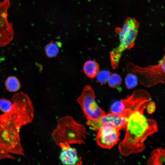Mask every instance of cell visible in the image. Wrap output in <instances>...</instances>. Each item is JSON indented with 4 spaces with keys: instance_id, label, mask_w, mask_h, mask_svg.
I'll return each instance as SVG.
<instances>
[{
    "instance_id": "cell-1",
    "label": "cell",
    "mask_w": 165,
    "mask_h": 165,
    "mask_svg": "<svg viewBox=\"0 0 165 165\" xmlns=\"http://www.w3.org/2000/svg\"><path fill=\"white\" fill-rule=\"evenodd\" d=\"M151 99L148 92L138 89L120 100L124 110L123 115L127 118L126 134L118 147L122 155L127 156L142 152L145 148L144 142L147 138L158 131L156 120L146 118L144 114Z\"/></svg>"
},
{
    "instance_id": "cell-2",
    "label": "cell",
    "mask_w": 165,
    "mask_h": 165,
    "mask_svg": "<svg viewBox=\"0 0 165 165\" xmlns=\"http://www.w3.org/2000/svg\"><path fill=\"white\" fill-rule=\"evenodd\" d=\"M12 100L11 108L0 115V160L15 159L11 154L25 156L19 131L22 126L32 123L34 117V107L28 95L17 93Z\"/></svg>"
},
{
    "instance_id": "cell-3",
    "label": "cell",
    "mask_w": 165,
    "mask_h": 165,
    "mask_svg": "<svg viewBox=\"0 0 165 165\" xmlns=\"http://www.w3.org/2000/svg\"><path fill=\"white\" fill-rule=\"evenodd\" d=\"M86 134L83 125L76 122L72 116H67L58 120L57 127L51 135L56 144L61 148L72 144H84Z\"/></svg>"
},
{
    "instance_id": "cell-4",
    "label": "cell",
    "mask_w": 165,
    "mask_h": 165,
    "mask_svg": "<svg viewBox=\"0 0 165 165\" xmlns=\"http://www.w3.org/2000/svg\"><path fill=\"white\" fill-rule=\"evenodd\" d=\"M126 70L128 73L134 75L140 83L150 87L165 82V55L156 64L141 67L128 61L126 63Z\"/></svg>"
},
{
    "instance_id": "cell-5",
    "label": "cell",
    "mask_w": 165,
    "mask_h": 165,
    "mask_svg": "<svg viewBox=\"0 0 165 165\" xmlns=\"http://www.w3.org/2000/svg\"><path fill=\"white\" fill-rule=\"evenodd\" d=\"M138 24L133 18L127 19L118 31L119 43L110 53L111 66L113 69L118 66L123 53L133 47L137 36Z\"/></svg>"
},
{
    "instance_id": "cell-6",
    "label": "cell",
    "mask_w": 165,
    "mask_h": 165,
    "mask_svg": "<svg viewBox=\"0 0 165 165\" xmlns=\"http://www.w3.org/2000/svg\"><path fill=\"white\" fill-rule=\"evenodd\" d=\"M96 97L92 87L87 85L77 100L87 120L97 121L106 114L96 102Z\"/></svg>"
},
{
    "instance_id": "cell-7",
    "label": "cell",
    "mask_w": 165,
    "mask_h": 165,
    "mask_svg": "<svg viewBox=\"0 0 165 165\" xmlns=\"http://www.w3.org/2000/svg\"><path fill=\"white\" fill-rule=\"evenodd\" d=\"M9 0L0 1V47L8 44L13 40L14 31L12 24L8 20Z\"/></svg>"
},
{
    "instance_id": "cell-8",
    "label": "cell",
    "mask_w": 165,
    "mask_h": 165,
    "mask_svg": "<svg viewBox=\"0 0 165 165\" xmlns=\"http://www.w3.org/2000/svg\"><path fill=\"white\" fill-rule=\"evenodd\" d=\"M118 129L107 125H103L97 131L96 140L101 147L110 149L118 143L120 133Z\"/></svg>"
},
{
    "instance_id": "cell-9",
    "label": "cell",
    "mask_w": 165,
    "mask_h": 165,
    "mask_svg": "<svg viewBox=\"0 0 165 165\" xmlns=\"http://www.w3.org/2000/svg\"><path fill=\"white\" fill-rule=\"evenodd\" d=\"M126 123L127 118L124 115L110 112L106 114L97 121H88L87 125L96 131L103 125L111 126L120 130L125 129Z\"/></svg>"
},
{
    "instance_id": "cell-10",
    "label": "cell",
    "mask_w": 165,
    "mask_h": 165,
    "mask_svg": "<svg viewBox=\"0 0 165 165\" xmlns=\"http://www.w3.org/2000/svg\"><path fill=\"white\" fill-rule=\"evenodd\" d=\"M61 149L60 159L63 164L80 165L82 164L81 158L79 156L75 148L69 146Z\"/></svg>"
},
{
    "instance_id": "cell-11",
    "label": "cell",
    "mask_w": 165,
    "mask_h": 165,
    "mask_svg": "<svg viewBox=\"0 0 165 165\" xmlns=\"http://www.w3.org/2000/svg\"><path fill=\"white\" fill-rule=\"evenodd\" d=\"M165 150L159 148L153 150L147 161L148 165H162L165 162Z\"/></svg>"
},
{
    "instance_id": "cell-12",
    "label": "cell",
    "mask_w": 165,
    "mask_h": 165,
    "mask_svg": "<svg viewBox=\"0 0 165 165\" xmlns=\"http://www.w3.org/2000/svg\"><path fill=\"white\" fill-rule=\"evenodd\" d=\"M83 71L87 77L91 78H94L99 71V65L94 61H88L83 65Z\"/></svg>"
},
{
    "instance_id": "cell-13",
    "label": "cell",
    "mask_w": 165,
    "mask_h": 165,
    "mask_svg": "<svg viewBox=\"0 0 165 165\" xmlns=\"http://www.w3.org/2000/svg\"><path fill=\"white\" fill-rule=\"evenodd\" d=\"M5 85L6 90L10 92L16 91L21 87L18 79L15 76H12L7 78L5 82Z\"/></svg>"
},
{
    "instance_id": "cell-14",
    "label": "cell",
    "mask_w": 165,
    "mask_h": 165,
    "mask_svg": "<svg viewBox=\"0 0 165 165\" xmlns=\"http://www.w3.org/2000/svg\"><path fill=\"white\" fill-rule=\"evenodd\" d=\"M61 45L58 42H50L46 45L45 48L46 55L49 57H56L58 54L60 46Z\"/></svg>"
},
{
    "instance_id": "cell-15",
    "label": "cell",
    "mask_w": 165,
    "mask_h": 165,
    "mask_svg": "<svg viewBox=\"0 0 165 165\" xmlns=\"http://www.w3.org/2000/svg\"><path fill=\"white\" fill-rule=\"evenodd\" d=\"M122 81L121 77L117 73L111 74L107 82L109 86L112 88H115L119 87L121 84Z\"/></svg>"
},
{
    "instance_id": "cell-16",
    "label": "cell",
    "mask_w": 165,
    "mask_h": 165,
    "mask_svg": "<svg viewBox=\"0 0 165 165\" xmlns=\"http://www.w3.org/2000/svg\"><path fill=\"white\" fill-rule=\"evenodd\" d=\"M138 81L137 77L134 74L129 73L125 79V86L130 89L134 88L138 85Z\"/></svg>"
},
{
    "instance_id": "cell-17",
    "label": "cell",
    "mask_w": 165,
    "mask_h": 165,
    "mask_svg": "<svg viewBox=\"0 0 165 165\" xmlns=\"http://www.w3.org/2000/svg\"><path fill=\"white\" fill-rule=\"evenodd\" d=\"M110 74L108 71L103 70L99 71L96 76L97 80L101 84H105L107 82Z\"/></svg>"
},
{
    "instance_id": "cell-18",
    "label": "cell",
    "mask_w": 165,
    "mask_h": 165,
    "mask_svg": "<svg viewBox=\"0 0 165 165\" xmlns=\"http://www.w3.org/2000/svg\"><path fill=\"white\" fill-rule=\"evenodd\" d=\"M12 105V102L9 100L3 97L0 99V110L4 113L7 112Z\"/></svg>"
},
{
    "instance_id": "cell-19",
    "label": "cell",
    "mask_w": 165,
    "mask_h": 165,
    "mask_svg": "<svg viewBox=\"0 0 165 165\" xmlns=\"http://www.w3.org/2000/svg\"><path fill=\"white\" fill-rule=\"evenodd\" d=\"M146 111L148 114H152L155 111L156 108L155 103L153 101H150L147 106Z\"/></svg>"
}]
</instances>
